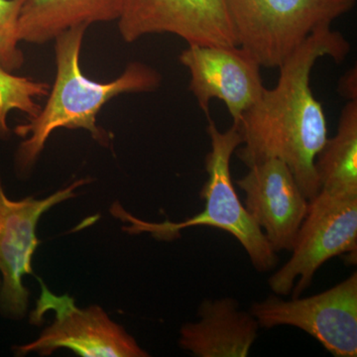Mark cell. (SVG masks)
I'll list each match as a JSON object with an SVG mask.
<instances>
[{"mask_svg":"<svg viewBox=\"0 0 357 357\" xmlns=\"http://www.w3.org/2000/svg\"><path fill=\"white\" fill-rule=\"evenodd\" d=\"M349 50L344 35L331 26L314 30L278 68L276 86L265 89L236 123L243 144L237 152L239 159L248 167L265 159L281 160L307 201L321 191L314 162L328 138L323 105L310 84L312 70L321 58L342 62Z\"/></svg>","mask_w":357,"mask_h":357,"instance_id":"1","label":"cell"},{"mask_svg":"<svg viewBox=\"0 0 357 357\" xmlns=\"http://www.w3.org/2000/svg\"><path fill=\"white\" fill-rule=\"evenodd\" d=\"M88 28H70L55 39L56 77L48 100L36 116L14 129L24 139L15 154L16 171L21 176L31 172L47 140L57 129H84L100 144L107 146L110 135L96 124L102 107L122 93L153 91L161 84V75L140 62L130 63L121 76L109 83L84 76L79 59Z\"/></svg>","mask_w":357,"mask_h":357,"instance_id":"2","label":"cell"},{"mask_svg":"<svg viewBox=\"0 0 357 357\" xmlns=\"http://www.w3.org/2000/svg\"><path fill=\"white\" fill-rule=\"evenodd\" d=\"M206 117L211 151L206 158L208 178L201 191V198L206 202L203 211L185 222L162 223L147 222L134 218L117 203L114 204L110 211L114 217L130 223V227H124V231L130 234L147 232L161 241L176 238L181 230L188 227H208L225 230L243 246L256 270L270 271L276 267L278 256L237 196L230 174L232 155L243 145L238 126L232 122L231 128L220 131L210 114Z\"/></svg>","mask_w":357,"mask_h":357,"instance_id":"3","label":"cell"},{"mask_svg":"<svg viewBox=\"0 0 357 357\" xmlns=\"http://www.w3.org/2000/svg\"><path fill=\"white\" fill-rule=\"evenodd\" d=\"M238 46L278 69L314 30L349 13L356 0H225Z\"/></svg>","mask_w":357,"mask_h":357,"instance_id":"4","label":"cell"},{"mask_svg":"<svg viewBox=\"0 0 357 357\" xmlns=\"http://www.w3.org/2000/svg\"><path fill=\"white\" fill-rule=\"evenodd\" d=\"M357 249V197H340L319 191L309 208L288 262L270 277L276 295L294 290L298 298L311 285L319 267L335 256L354 255Z\"/></svg>","mask_w":357,"mask_h":357,"instance_id":"5","label":"cell"},{"mask_svg":"<svg viewBox=\"0 0 357 357\" xmlns=\"http://www.w3.org/2000/svg\"><path fill=\"white\" fill-rule=\"evenodd\" d=\"M41 295L30 321L40 325L47 312H55V319L31 344L15 347L16 356L36 352L51 356L60 349H69L84 357H145L143 351L121 326L109 319L102 307L91 306L79 309L69 295L56 296L39 278Z\"/></svg>","mask_w":357,"mask_h":357,"instance_id":"6","label":"cell"},{"mask_svg":"<svg viewBox=\"0 0 357 357\" xmlns=\"http://www.w3.org/2000/svg\"><path fill=\"white\" fill-rule=\"evenodd\" d=\"M259 328L292 326L335 357L357 356V274L318 295L285 301L271 296L250 307Z\"/></svg>","mask_w":357,"mask_h":357,"instance_id":"7","label":"cell"},{"mask_svg":"<svg viewBox=\"0 0 357 357\" xmlns=\"http://www.w3.org/2000/svg\"><path fill=\"white\" fill-rule=\"evenodd\" d=\"M89 182L81 178L42 199L28 197L13 201L7 198L0 175V312L6 318L22 319L29 306L23 277L34 275L32 260L40 243L36 236L40 218L56 204L74 198L77 188Z\"/></svg>","mask_w":357,"mask_h":357,"instance_id":"8","label":"cell"},{"mask_svg":"<svg viewBox=\"0 0 357 357\" xmlns=\"http://www.w3.org/2000/svg\"><path fill=\"white\" fill-rule=\"evenodd\" d=\"M116 21L128 43L172 34L188 44L238 46L225 0H119Z\"/></svg>","mask_w":357,"mask_h":357,"instance_id":"9","label":"cell"},{"mask_svg":"<svg viewBox=\"0 0 357 357\" xmlns=\"http://www.w3.org/2000/svg\"><path fill=\"white\" fill-rule=\"evenodd\" d=\"M178 61L189 70L190 91L206 115L210 114L211 100H220L237 123L266 89L261 66L239 46L188 44Z\"/></svg>","mask_w":357,"mask_h":357,"instance_id":"10","label":"cell"},{"mask_svg":"<svg viewBox=\"0 0 357 357\" xmlns=\"http://www.w3.org/2000/svg\"><path fill=\"white\" fill-rule=\"evenodd\" d=\"M248 168L236 181L245 192L244 206L275 252L292 250L310 201L281 160H262Z\"/></svg>","mask_w":357,"mask_h":357,"instance_id":"11","label":"cell"},{"mask_svg":"<svg viewBox=\"0 0 357 357\" xmlns=\"http://www.w3.org/2000/svg\"><path fill=\"white\" fill-rule=\"evenodd\" d=\"M199 319L181 328L178 344L197 357H245L258 337L259 325L236 299L204 300Z\"/></svg>","mask_w":357,"mask_h":357,"instance_id":"12","label":"cell"},{"mask_svg":"<svg viewBox=\"0 0 357 357\" xmlns=\"http://www.w3.org/2000/svg\"><path fill=\"white\" fill-rule=\"evenodd\" d=\"M119 0H22L21 42L42 45L77 26L117 20Z\"/></svg>","mask_w":357,"mask_h":357,"instance_id":"13","label":"cell"},{"mask_svg":"<svg viewBox=\"0 0 357 357\" xmlns=\"http://www.w3.org/2000/svg\"><path fill=\"white\" fill-rule=\"evenodd\" d=\"M314 167L321 191L357 197V100H349L342 109L337 133L328 138Z\"/></svg>","mask_w":357,"mask_h":357,"instance_id":"14","label":"cell"},{"mask_svg":"<svg viewBox=\"0 0 357 357\" xmlns=\"http://www.w3.org/2000/svg\"><path fill=\"white\" fill-rule=\"evenodd\" d=\"M50 86L44 82L20 77L0 67V138L10 133L7 117L11 110H20L27 119L36 116L41 105L36 100L48 96Z\"/></svg>","mask_w":357,"mask_h":357,"instance_id":"15","label":"cell"},{"mask_svg":"<svg viewBox=\"0 0 357 357\" xmlns=\"http://www.w3.org/2000/svg\"><path fill=\"white\" fill-rule=\"evenodd\" d=\"M22 0H0V67L14 73L24 65L20 48L18 20Z\"/></svg>","mask_w":357,"mask_h":357,"instance_id":"16","label":"cell"},{"mask_svg":"<svg viewBox=\"0 0 357 357\" xmlns=\"http://www.w3.org/2000/svg\"><path fill=\"white\" fill-rule=\"evenodd\" d=\"M356 69H352L342 77L340 82V91L349 100H357Z\"/></svg>","mask_w":357,"mask_h":357,"instance_id":"17","label":"cell"}]
</instances>
